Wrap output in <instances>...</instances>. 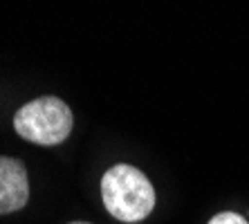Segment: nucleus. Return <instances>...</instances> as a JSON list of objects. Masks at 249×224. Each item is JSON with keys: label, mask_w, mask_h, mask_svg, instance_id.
Masks as SVG:
<instances>
[{"label": "nucleus", "mask_w": 249, "mask_h": 224, "mask_svg": "<svg viewBox=\"0 0 249 224\" xmlns=\"http://www.w3.org/2000/svg\"><path fill=\"white\" fill-rule=\"evenodd\" d=\"M101 197L106 211L126 224L142 222L155 208V189L151 179L130 164H117L104 172Z\"/></svg>", "instance_id": "nucleus-1"}, {"label": "nucleus", "mask_w": 249, "mask_h": 224, "mask_svg": "<svg viewBox=\"0 0 249 224\" xmlns=\"http://www.w3.org/2000/svg\"><path fill=\"white\" fill-rule=\"evenodd\" d=\"M74 115L58 97H38L27 101L14 115V130L18 137L36 146H58L70 137Z\"/></svg>", "instance_id": "nucleus-2"}, {"label": "nucleus", "mask_w": 249, "mask_h": 224, "mask_svg": "<svg viewBox=\"0 0 249 224\" xmlns=\"http://www.w3.org/2000/svg\"><path fill=\"white\" fill-rule=\"evenodd\" d=\"M29 202L27 166L18 157L0 155V215L16 213Z\"/></svg>", "instance_id": "nucleus-3"}, {"label": "nucleus", "mask_w": 249, "mask_h": 224, "mask_svg": "<svg viewBox=\"0 0 249 224\" xmlns=\"http://www.w3.org/2000/svg\"><path fill=\"white\" fill-rule=\"evenodd\" d=\"M207 224H249V222H247V218L240 215V213L222 211V213H218V215H213Z\"/></svg>", "instance_id": "nucleus-4"}, {"label": "nucleus", "mask_w": 249, "mask_h": 224, "mask_svg": "<svg viewBox=\"0 0 249 224\" xmlns=\"http://www.w3.org/2000/svg\"><path fill=\"white\" fill-rule=\"evenodd\" d=\"M68 224H90V222H68Z\"/></svg>", "instance_id": "nucleus-5"}]
</instances>
